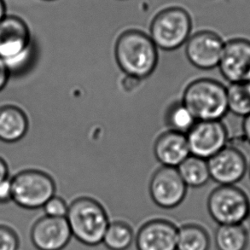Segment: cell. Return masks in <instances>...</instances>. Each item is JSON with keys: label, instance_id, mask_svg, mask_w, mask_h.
<instances>
[{"label": "cell", "instance_id": "4316f807", "mask_svg": "<svg viewBox=\"0 0 250 250\" xmlns=\"http://www.w3.org/2000/svg\"><path fill=\"white\" fill-rule=\"evenodd\" d=\"M243 119H244L243 125H242L243 134H244V139H246V141L250 145V114Z\"/></svg>", "mask_w": 250, "mask_h": 250}, {"label": "cell", "instance_id": "3957f363", "mask_svg": "<svg viewBox=\"0 0 250 250\" xmlns=\"http://www.w3.org/2000/svg\"><path fill=\"white\" fill-rule=\"evenodd\" d=\"M66 219L72 237L86 246H97L103 243L109 224L108 213L98 201L81 197L68 205Z\"/></svg>", "mask_w": 250, "mask_h": 250}, {"label": "cell", "instance_id": "30bf717a", "mask_svg": "<svg viewBox=\"0 0 250 250\" xmlns=\"http://www.w3.org/2000/svg\"><path fill=\"white\" fill-rule=\"evenodd\" d=\"M225 44L215 32L199 31L190 35L186 42V57L196 68L210 70L219 66Z\"/></svg>", "mask_w": 250, "mask_h": 250}, {"label": "cell", "instance_id": "8fae6325", "mask_svg": "<svg viewBox=\"0 0 250 250\" xmlns=\"http://www.w3.org/2000/svg\"><path fill=\"white\" fill-rule=\"evenodd\" d=\"M210 179L220 186H236L249 168L246 156L240 149L228 146L208 160Z\"/></svg>", "mask_w": 250, "mask_h": 250}, {"label": "cell", "instance_id": "d6986e66", "mask_svg": "<svg viewBox=\"0 0 250 250\" xmlns=\"http://www.w3.org/2000/svg\"><path fill=\"white\" fill-rule=\"evenodd\" d=\"M209 236L203 227L188 224L178 228L177 250H209Z\"/></svg>", "mask_w": 250, "mask_h": 250}, {"label": "cell", "instance_id": "9a60e30c", "mask_svg": "<svg viewBox=\"0 0 250 250\" xmlns=\"http://www.w3.org/2000/svg\"><path fill=\"white\" fill-rule=\"evenodd\" d=\"M154 153L163 167H178L190 156L186 134L172 130L164 132L156 140Z\"/></svg>", "mask_w": 250, "mask_h": 250}, {"label": "cell", "instance_id": "603a6c76", "mask_svg": "<svg viewBox=\"0 0 250 250\" xmlns=\"http://www.w3.org/2000/svg\"><path fill=\"white\" fill-rule=\"evenodd\" d=\"M45 216L53 218H66L68 211V205L64 200L54 196L48 201L42 208Z\"/></svg>", "mask_w": 250, "mask_h": 250}, {"label": "cell", "instance_id": "5bb4252c", "mask_svg": "<svg viewBox=\"0 0 250 250\" xmlns=\"http://www.w3.org/2000/svg\"><path fill=\"white\" fill-rule=\"evenodd\" d=\"M178 227L167 220H152L139 228L135 237L138 250H177Z\"/></svg>", "mask_w": 250, "mask_h": 250}, {"label": "cell", "instance_id": "44dd1931", "mask_svg": "<svg viewBox=\"0 0 250 250\" xmlns=\"http://www.w3.org/2000/svg\"><path fill=\"white\" fill-rule=\"evenodd\" d=\"M228 111L244 118L250 114V87L248 82L231 83L227 87Z\"/></svg>", "mask_w": 250, "mask_h": 250}, {"label": "cell", "instance_id": "7402d4cb", "mask_svg": "<svg viewBox=\"0 0 250 250\" xmlns=\"http://www.w3.org/2000/svg\"><path fill=\"white\" fill-rule=\"evenodd\" d=\"M196 122L191 112L183 103L172 105L167 114V123L171 130L184 134L189 132Z\"/></svg>", "mask_w": 250, "mask_h": 250}, {"label": "cell", "instance_id": "5b68a950", "mask_svg": "<svg viewBox=\"0 0 250 250\" xmlns=\"http://www.w3.org/2000/svg\"><path fill=\"white\" fill-rule=\"evenodd\" d=\"M191 30L192 19L187 10L180 6H168L153 17L149 36L156 47L163 51H174L187 42Z\"/></svg>", "mask_w": 250, "mask_h": 250}, {"label": "cell", "instance_id": "f1b7e54d", "mask_svg": "<svg viewBox=\"0 0 250 250\" xmlns=\"http://www.w3.org/2000/svg\"><path fill=\"white\" fill-rule=\"evenodd\" d=\"M6 17V6L3 0H0V21Z\"/></svg>", "mask_w": 250, "mask_h": 250}, {"label": "cell", "instance_id": "e0dca14e", "mask_svg": "<svg viewBox=\"0 0 250 250\" xmlns=\"http://www.w3.org/2000/svg\"><path fill=\"white\" fill-rule=\"evenodd\" d=\"M214 243L218 250H245L249 233L244 224L220 226L214 234Z\"/></svg>", "mask_w": 250, "mask_h": 250}, {"label": "cell", "instance_id": "2e32d148", "mask_svg": "<svg viewBox=\"0 0 250 250\" xmlns=\"http://www.w3.org/2000/svg\"><path fill=\"white\" fill-rule=\"evenodd\" d=\"M29 122L26 113L16 105L0 107V141L6 144L19 142L26 136Z\"/></svg>", "mask_w": 250, "mask_h": 250}, {"label": "cell", "instance_id": "f546056e", "mask_svg": "<svg viewBox=\"0 0 250 250\" xmlns=\"http://www.w3.org/2000/svg\"><path fill=\"white\" fill-rule=\"evenodd\" d=\"M248 172H249V175H250V164H249V168H248Z\"/></svg>", "mask_w": 250, "mask_h": 250}, {"label": "cell", "instance_id": "9c48e42d", "mask_svg": "<svg viewBox=\"0 0 250 250\" xmlns=\"http://www.w3.org/2000/svg\"><path fill=\"white\" fill-rule=\"evenodd\" d=\"M187 186L177 167L158 169L149 184V194L157 206L172 209L180 205L186 196Z\"/></svg>", "mask_w": 250, "mask_h": 250}, {"label": "cell", "instance_id": "52a82bcc", "mask_svg": "<svg viewBox=\"0 0 250 250\" xmlns=\"http://www.w3.org/2000/svg\"><path fill=\"white\" fill-rule=\"evenodd\" d=\"M208 211L220 226L242 225L250 216V197L237 186H220L210 193Z\"/></svg>", "mask_w": 250, "mask_h": 250}, {"label": "cell", "instance_id": "ac0fdd59", "mask_svg": "<svg viewBox=\"0 0 250 250\" xmlns=\"http://www.w3.org/2000/svg\"><path fill=\"white\" fill-rule=\"evenodd\" d=\"M177 168L187 187H202L210 179L208 161L197 156H188Z\"/></svg>", "mask_w": 250, "mask_h": 250}, {"label": "cell", "instance_id": "6da1fadb", "mask_svg": "<svg viewBox=\"0 0 250 250\" xmlns=\"http://www.w3.org/2000/svg\"><path fill=\"white\" fill-rule=\"evenodd\" d=\"M36 49L26 21L7 16L0 21V58L10 76L21 75L34 63Z\"/></svg>", "mask_w": 250, "mask_h": 250}, {"label": "cell", "instance_id": "cb8c5ba5", "mask_svg": "<svg viewBox=\"0 0 250 250\" xmlns=\"http://www.w3.org/2000/svg\"><path fill=\"white\" fill-rule=\"evenodd\" d=\"M19 245L17 232L10 227L0 225V250H18Z\"/></svg>", "mask_w": 250, "mask_h": 250}, {"label": "cell", "instance_id": "83f0119b", "mask_svg": "<svg viewBox=\"0 0 250 250\" xmlns=\"http://www.w3.org/2000/svg\"><path fill=\"white\" fill-rule=\"evenodd\" d=\"M9 167L6 162L0 157V182L9 179Z\"/></svg>", "mask_w": 250, "mask_h": 250}, {"label": "cell", "instance_id": "7c38bea8", "mask_svg": "<svg viewBox=\"0 0 250 250\" xmlns=\"http://www.w3.org/2000/svg\"><path fill=\"white\" fill-rule=\"evenodd\" d=\"M218 67L230 84L247 82L250 78V40L233 38L227 41Z\"/></svg>", "mask_w": 250, "mask_h": 250}, {"label": "cell", "instance_id": "d4e9b609", "mask_svg": "<svg viewBox=\"0 0 250 250\" xmlns=\"http://www.w3.org/2000/svg\"><path fill=\"white\" fill-rule=\"evenodd\" d=\"M12 201V184L11 179L0 182V204H5Z\"/></svg>", "mask_w": 250, "mask_h": 250}, {"label": "cell", "instance_id": "277c9868", "mask_svg": "<svg viewBox=\"0 0 250 250\" xmlns=\"http://www.w3.org/2000/svg\"><path fill=\"white\" fill-rule=\"evenodd\" d=\"M182 103L196 121H221L229 112L227 87L212 79L191 82L185 90Z\"/></svg>", "mask_w": 250, "mask_h": 250}, {"label": "cell", "instance_id": "4dcf8cb0", "mask_svg": "<svg viewBox=\"0 0 250 250\" xmlns=\"http://www.w3.org/2000/svg\"><path fill=\"white\" fill-rule=\"evenodd\" d=\"M248 84H249V85H250V78L249 79V81H248Z\"/></svg>", "mask_w": 250, "mask_h": 250}, {"label": "cell", "instance_id": "ffe728a7", "mask_svg": "<svg viewBox=\"0 0 250 250\" xmlns=\"http://www.w3.org/2000/svg\"><path fill=\"white\" fill-rule=\"evenodd\" d=\"M135 236L132 227L123 221L109 222L103 238L108 250H126L131 247Z\"/></svg>", "mask_w": 250, "mask_h": 250}, {"label": "cell", "instance_id": "ba28073f", "mask_svg": "<svg viewBox=\"0 0 250 250\" xmlns=\"http://www.w3.org/2000/svg\"><path fill=\"white\" fill-rule=\"evenodd\" d=\"M189 152L208 161L227 147L229 135L221 121H197L186 133Z\"/></svg>", "mask_w": 250, "mask_h": 250}, {"label": "cell", "instance_id": "1f68e13d", "mask_svg": "<svg viewBox=\"0 0 250 250\" xmlns=\"http://www.w3.org/2000/svg\"><path fill=\"white\" fill-rule=\"evenodd\" d=\"M45 1H54V0H45Z\"/></svg>", "mask_w": 250, "mask_h": 250}, {"label": "cell", "instance_id": "4fadbf2b", "mask_svg": "<svg viewBox=\"0 0 250 250\" xmlns=\"http://www.w3.org/2000/svg\"><path fill=\"white\" fill-rule=\"evenodd\" d=\"M72 237L66 218L44 215L39 219L31 229V242L38 250H64Z\"/></svg>", "mask_w": 250, "mask_h": 250}, {"label": "cell", "instance_id": "8992f818", "mask_svg": "<svg viewBox=\"0 0 250 250\" xmlns=\"http://www.w3.org/2000/svg\"><path fill=\"white\" fill-rule=\"evenodd\" d=\"M12 201L24 209L42 208L56 193V184L46 172L27 169L11 179Z\"/></svg>", "mask_w": 250, "mask_h": 250}, {"label": "cell", "instance_id": "7a4b0ae2", "mask_svg": "<svg viewBox=\"0 0 250 250\" xmlns=\"http://www.w3.org/2000/svg\"><path fill=\"white\" fill-rule=\"evenodd\" d=\"M115 59L126 76L142 81L155 71L158 51L148 34L138 29L123 32L115 43Z\"/></svg>", "mask_w": 250, "mask_h": 250}, {"label": "cell", "instance_id": "484cf974", "mask_svg": "<svg viewBox=\"0 0 250 250\" xmlns=\"http://www.w3.org/2000/svg\"><path fill=\"white\" fill-rule=\"evenodd\" d=\"M10 76L6 65L4 64L3 60L0 58V91H3L8 84Z\"/></svg>", "mask_w": 250, "mask_h": 250}]
</instances>
